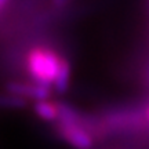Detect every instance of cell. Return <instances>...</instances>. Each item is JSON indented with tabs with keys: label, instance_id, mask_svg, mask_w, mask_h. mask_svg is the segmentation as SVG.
I'll return each mask as SVG.
<instances>
[{
	"label": "cell",
	"instance_id": "1",
	"mask_svg": "<svg viewBox=\"0 0 149 149\" xmlns=\"http://www.w3.org/2000/svg\"><path fill=\"white\" fill-rule=\"evenodd\" d=\"M62 59L64 57H61L53 48L42 47V46L33 47L28 53L25 59L28 74L36 83L53 87L54 81L58 76Z\"/></svg>",
	"mask_w": 149,
	"mask_h": 149
},
{
	"label": "cell",
	"instance_id": "2",
	"mask_svg": "<svg viewBox=\"0 0 149 149\" xmlns=\"http://www.w3.org/2000/svg\"><path fill=\"white\" fill-rule=\"evenodd\" d=\"M57 131L69 145L76 149H91L94 145L93 133L88 130V126L84 120L77 122H55Z\"/></svg>",
	"mask_w": 149,
	"mask_h": 149
},
{
	"label": "cell",
	"instance_id": "3",
	"mask_svg": "<svg viewBox=\"0 0 149 149\" xmlns=\"http://www.w3.org/2000/svg\"><path fill=\"white\" fill-rule=\"evenodd\" d=\"M7 91L17 94V95L25 97L26 100H35L36 101H43V100H50L53 94V87L42 83H25V81H17L11 80L7 83Z\"/></svg>",
	"mask_w": 149,
	"mask_h": 149
},
{
	"label": "cell",
	"instance_id": "4",
	"mask_svg": "<svg viewBox=\"0 0 149 149\" xmlns=\"http://www.w3.org/2000/svg\"><path fill=\"white\" fill-rule=\"evenodd\" d=\"M33 111L40 119L46 122H57L59 117V102L50 100L36 101L33 105Z\"/></svg>",
	"mask_w": 149,
	"mask_h": 149
},
{
	"label": "cell",
	"instance_id": "5",
	"mask_svg": "<svg viewBox=\"0 0 149 149\" xmlns=\"http://www.w3.org/2000/svg\"><path fill=\"white\" fill-rule=\"evenodd\" d=\"M69 80H70V64L68 59L64 58L62 62H61L58 76H57V79H55L53 84L54 91L58 93V94H64L65 91L68 90V87H69Z\"/></svg>",
	"mask_w": 149,
	"mask_h": 149
},
{
	"label": "cell",
	"instance_id": "6",
	"mask_svg": "<svg viewBox=\"0 0 149 149\" xmlns=\"http://www.w3.org/2000/svg\"><path fill=\"white\" fill-rule=\"evenodd\" d=\"M29 100H26L25 97L17 95L13 93H6L3 98H1V104L4 108H10V109H22V108L26 107V104Z\"/></svg>",
	"mask_w": 149,
	"mask_h": 149
},
{
	"label": "cell",
	"instance_id": "7",
	"mask_svg": "<svg viewBox=\"0 0 149 149\" xmlns=\"http://www.w3.org/2000/svg\"><path fill=\"white\" fill-rule=\"evenodd\" d=\"M69 1L70 0H51V4H53V7H55V8H62V7H65Z\"/></svg>",
	"mask_w": 149,
	"mask_h": 149
},
{
	"label": "cell",
	"instance_id": "8",
	"mask_svg": "<svg viewBox=\"0 0 149 149\" xmlns=\"http://www.w3.org/2000/svg\"><path fill=\"white\" fill-rule=\"evenodd\" d=\"M10 1H11V0H0V8H1V10H4Z\"/></svg>",
	"mask_w": 149,
	"mask_h": 149
},
{
	"label": "cell",
	"instance_id": "9",
	"mask_svg": "<svg viewBox=\"0 0 149 149\" xmlns=\"http://www.w3.org/2000/svg\"><path fill=\"white\" fill-rule=\"evenodd\" d=\"M145 120L149 123V107L146 108V111H145Z\"/></svg>",
	"mask_w": 149,
	"mask_h": 149
}]
</instances>
